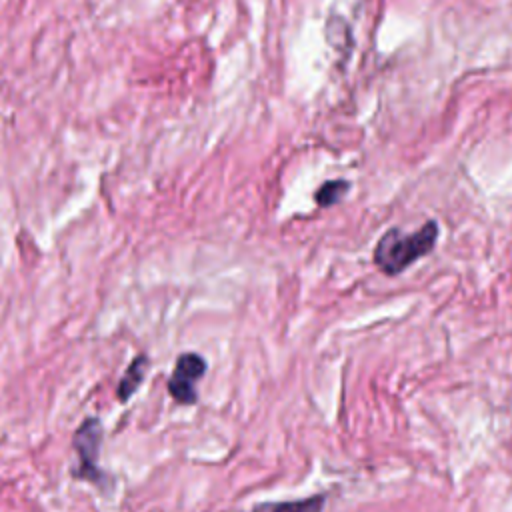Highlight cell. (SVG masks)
Instances as JSON below:
<instances>
[{
	"label": "cell",
	"mask_w": 512,
	"mask_h": 512,
	"mask_svg": "<svg viewBox=\"0 0 512 512\" xmlns=\"http://www.w3.org/2000/svg\"><path fill=\"white\" fill-rule=\"evenodd\" d=\"M146 368H148V356L140 354L136 356L130 366L124 370L120 382H118V390H116V396L120 402H128V398L136 392V388L140 386V382L144 380L146 376Z\"/></svg>",
	"instance_id": "obj_4"
},
{
	"label": "cell",
	"mask_w": 512,
	"mask_h": 512,
	"mask_svg": "<svg viewBox=\"0 0 512 512\" xmlns=\"http://www.w3.org/2000/svg\"><path fill=\"white\" fill-rule=\"evenodd\" d=\"M206 372V360L196 352L178 356L172 376L168 378V392L178 404H194L198 398L196 382Z\"/></svg>",
	"instance_id": "obj_3"
},
{
	"label": "cell",
	"mask_w": 512,
	"mask_h": 512,
	"mask_svg": "<svg viewBox=\"0 0 512 512\" xmlns=\"http://www.w3.org/2000/svg\"><path fill=\"white\" fill-rule=\"evenodd\" d=\"M438 238V224L426 222L420 230L404 234L402 230H388L374 248V262L390 276L406 270L412 262L426 256Z\"/></svg>",
	"instance_id": "obj_1"
},
{
	"label": "cell",
	"mask_w": 512,
	"mask_h": 512,
	"mask_svg": "<svg viewBox=\"0 0 512 512\" xmlns=\"http://www.w3.org/2000/svg\"><path fill=\"white\" fill-rule=\"evenodd\" d=\"M324 496H312L306 500H292V502H264L254 506L252 512H322Z\"/></svg>",
	"instance_id": "obj_5"
},
{
	"label": "cell",
	"mask_w": 512,
	"mask_h": 512,
	"mask_svg": "<svg viewBox=\"0 0 512 512\" xmlns=\"http://www.w3.org/2000/svg\"><path fill=\"white\" fill-rule=\"evenodd\" d=\"M348 192V182L346 180H330L324 186L318 188L316 192V202L320 206H332L336 204L344 194Z\"/></svg>",
	"instance_id": "obj_6"
},
{
	"label": "cell",
	"mask_w": 512,
	"mask_h": 512,
	"mask_svg": "<svg viewBox=\"0 0 512 512\" xmlns=\"http://www.w3.org/2000/svg\"><path fill=\"white\" fill-rule=\"evenodd\" d=\"M102 442V424L98 418H86L78 430L74 432L72 446L78 454V468L74 476L86 478L90 482H100L104 478L102 470L98 468V454Z\"/></svg>",
	"instance_id": "obj_2"
}]
</instances>
